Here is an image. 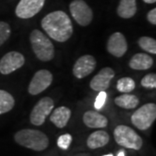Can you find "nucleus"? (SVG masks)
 Returning a JSON list of instances; mask_svg holds the SVG:
<instances>
[{
    "label": "nucleus",
    "instance_id": "nucleus-1",
    "mask_svg": "<svg viewBox=\"0 0 156 156\" xmlns=\"http://www.w3.org/2000/svg\"><path fill=\"white\" fill-rule=\"evenodd\" d=\"M41 26L50 38L64 43L73 34V25L67 14L62 11H56L46 15L41 21Z\"/></svg>",
    "mask_w": 156,
    "mask_h": 156
},
{
    "label": "nucleus",
    "instance_id": "nucleus-2",
    "mask_svg": "<svg viewBox=\"0 0 156 156\" xmlns=\"http://www.w3.org/2000/svg\"><path fill=\"white\" fill-rule=\"evenodd\" d=\"M17 144L35 151H43L49 146L48 136L37 129L25 128L17 132L14 135Z\"/></svg>",
    "mask_w": 156,
    "mask_h": 156
},
{
    "label": "nucleus",
    "instance_id": "nucleus-3",
    "mask_svg": "<svg viewBox=\"0 0 156 156\" xmlns=\"http://www.w3.org/2000/svg\"><path fill=\"white\" fill-rule=\"evenodd\" d=\"M31 48L36 56L43 62H49L55 56L54 45L48 37L39 30H33L30 35Z\"/></svg>",
    "mask_w": 156,
    "mask_h": 156
},
{
    "label": "nucleus",
    "instance_id": "nucleus-4",
    "mask_svg": "<svg viewBox=\"0 0 156 156\" xmlns=\"http://www.w3.org/2000/svg\"><path fill=\"white\" fill-rule=\"evenodd\" d=\"M114 138L118 145L126 148L139 150L143 145V140L133 128L125 125H119L114 130Z\"/></svg>",
    "mask_w": 156,
    "mask_h": 156
},
{
    "label": "nucleus",
    "instance_id": "nucleus-5",
    "mask_svg": "<svg viewBox=\"0 0 156 156\" xmlns=\"http://www.w3.org/2000/svg\"><path fill=\"white\" fill-rule=\"evenodd\" d=\"M155 119L156 105L154 103H147L131 115V122L140 130H147L153 125Z\"/></svg>",
    "mask_w": 156,
    "mask_h": 156
},
{
    "label": "nucleus",
    "instance_id": "nucleus-6",
    "mask_svg": "<svg viewBox=\"0 0 156 156\" xmlns=\"http://www.w3.org/2000/svg\"><path fill=\"white\" fill-rule=\"evenodd\" d=\"M54 108V101L50 97H44L37 101L30 115V121L35 126H42L47 116Z\"/></svg>",
    "mask_w": 156,
    "mask_h": 156
},
{
    "label": "nucleus",
    "instance_id": "nucleus-7",
    "mask_svg": "<svg viewBox=\"0 0 156 156\" xmlns=\"http://www.w3.org/2000/svg\"><path fill=\"white\" fill-rule=\"evenodd\" d=\"M69 11L75 21L81 26H88L93 19V11L83 0H73Z\"/></svg>",
    "mask_w": 156,
    "mask_h": 156
},
{
    "label": "nucleus",
    "instance_id": "nucleus-8",
    "mask_svg": "<svg viewBox=\"0 0 156 156\" xmlns=\"http://www.w3.org/2000/svg\"><path fill=\"white\" fill-rule=\"evenodd\" d=\"M53 81V75L47 69H40L35 73L28 88V92L37 95L44 91L50 86Z\"/></svg>",
    "mask_w": 156,
    "mask_h": 156
},
{
    "label": "nucleus",
    "instance_id": "nucleus-9",
    "mask_svg": "<svg viewBox=\"0 0 156 156\" xmlns=\"http://www.w3.org/2000/svg\"><path fill=\"white\" fill-rule=\"evenodd\" d=\"M24 62L25 58L20 52H8L0 60V73L3 75H9L23 67Z\"/></svg>",
    "mask_w": 156,
    "mask_h": 156
},
{
    "label": "nucleus",
    "instance_id": "nucleus-10",
    "mask_svg": "<svg viewBox=\"0 0 156 156\" xmlns=\"http://www.w3.org/2000/svg\"><path fill=\"white\" fill-rule=\"evenodd\" d=\"M45 0H20L16 7V15L19 18L33 17L42 10Z\"/></svg>",
    "mask_w": 156,
    "mask_h": 156
},
{
    "label": "nucleus",
    "instance_id": "nucleus-11",
    "mask_svg": "<svg viewBox=\"0 0 156 156\" xmlns=\"http://www.w3.org/2000/svg\"><path fill=\"white\" fill-rule=\"evenodd\" d=\"M95 67L96 60L95 57L91 55H85L79 57L75 62L73 67V74L75 77L83 79L93 72Z\"/></svg>",
    "mask_w": 156,
    "mask_h": 156
},
{
    "label": "nucleus",
    "instance_id": "nucleus-12",
    "mask_svg": "<svg viewBox=\"0 0 156 156\" xmlns=\"http://www.w3.org/2000/svg\"><path fill=\"white\" fill-rule=\"evenodd\" d=\"M114 77L115 71L113 69L109 67L103 68L96 76L92 78V80L89 83V86L93 90L97 92L105 91L109 88L110 82Z\"/></svg>",
    "mask_w": 156,
    "mask_h": 156
},
{
    "label": "nucleus",
    "instance_id": "nucleus-13",
    "mask_svg": "<svg viewBox=\"0 0 156 156\" xmlns=\"http://www.w3.org/2000/svg\"><path fill=\"white\" fill-rule=\"evenodd\" d=\"M107 50L109 54L115 57L124 56L128 50V44L124 35L121 32L112 34L107 43Z\"/></svg>",
    "mask_w": 156,
    "mask_h": 156
},
{
    "label": "nucleus",
    "instance_id": "nucleus-14",
    "mask_svg": "<svg viewBox=\"0 0 156 156\" xmlns=\"http://www.w3.org/2000/svg\"><path fill=\"white\" fill-rule=\"evenodd\" d=\"M84 124L90 128H102L108 126V121L106 116L95 111H87L83 116Z\"/></svg>",
    "mask_w": 156,
    "mask_h": 156
},
{
    "label": "nucleus",
    "instance_id": "nucleus-15",
    "mask_svg": "<svg viewBox=\"0 0 156 156\" xmlns=\"http://www.w3.org/2000/svg\"><path fill=\"white\" fill-rule=\"evenodd\" d=\"M71 116V111L67 107L62 106L56 108L52 112L50 117V120L56 127L59 128H64L69 122Z\"/></svg>",
    "mask_w": 156,
    "mask_h": 156
},
{
    "label": "nucleus",
    "instance_id": "nucleus-16",
    "mask_svg": "<svg viewBox=\"0 0 156 156\" xmlns=\"http://www.w3.org/2000/svg\"><path fill=\"white\" fill-rule=\"evenodd\" d=\"M154 63L153 57L146 53H137L129 61V67L134 70L149 69Z\"/></svg>",
    "mask_w": 156,
    "mask_h": 156
},
{
    "label": "nucleus",
    "instance_id": "nucleus-17",
    "mask_svg": "<svg viewBox=\"0 0 156 156\" xmlns=\"http://www.w3.org/2000/svg\"><path fill=\"white\" fill-rule=\"evenodd\" d=\"M109 141V135L103 130H98L90 134L87 140V145L90 149H96L106 146Z\"/></svg>",
    "mask_w": 156,
    "mask_h": 156
},
{
    "label": "nucleus",
    "instance_id": "nucleus-18",
    "mask_svg": "<svg viewBox=\"0 0 156 156\" xmlns=\"http://www.w3.org/2000/svg\"><path fill=\"white\" fill-rule=\"evenodd\" d=\"M116 12L122 18L128 19L133 17L137 12L136 0H120Z\"/></svg>",
    "mask_w": 156,
    "mask_h": 156
},
{
    "label": "nucleus",
    "instance_id": "nucleus-19",
    "mask_svg": "<svg viewBox=\"0 0 156 156\" xmlns=\"http://www.w3.org/2000/svg\"><path fill=\"white\" fill-rule=\"evenodd\" d=\"M139 98L134 95H130L128 93H123L122 95L115 97V103L117 106L126 109H132L139 105Z\"/></svg>",
    "mask_w": 156,
    "mask_h": 156
},
{
    "label": "nucleus",
    "instance_id": "nucleus-20",
    "mask_svg": "<svg viewBox=\"0 0 156 156\" xmlns=\"http://www.w3.org/2000/svg\"><path fill=\"white\" fill-rule=\"evenodd\" d=\"M15 105L14 97L5 90L0 89V115L11 111Z\"/></svg>",
    "mask_w": 156,
    "mask_h": 156
},
{
    "label": "nucleus",
    "instance_id": "nucleus-21",
    "mask_svg": "<svg viewBox=\"0 0 156 156\" xmlns=\"http://www.w3.org/2000/svg\"><path fill=\"white\" fill-rule=\"evenodd\" d=\"M139 46L143 50L151 54H156V41L155 39L149 37H141L138 40Z\"/></svg>",
    "mask_w": 156,
    "mask_h": 156
},
{
    "label": "nucleus",
    "instance_id": "nucleus-22",
    "mask_svg": "<svg viewBox=\"0 0 156 156\" xmlns=\"http://www.w3.org/2000/svg\"><path fill=\"white\" fill-rule=\"evenodd\" d=\"M135 88L134 81L130 77H122L118 80L116 89L122 93H129L132 92Z\"/></svg>",
    "mask_w": 156,
    "mask_h": 156
},
{
    "label": "nucleus",
    "instance_id": "nucleus-23",
    "mask_svg": "<svg viewBox=\"0 0 156 156\" xmlns=\"http://www.w3.org/2000/svg\"><path fill=\"white\" fill-rule=\"evenodd\" d=\"M11 30L10 25L5 22L0 21V46L3 45L10 37Z\"/></svg>",
    "mask_w": 156,
    "mask_h": 156
},
{
    "label": "nucleus",
    "instance_id": "nucleus-24",
    "mask_svg": "<svg viewBox=\"0 0 156 156\" xmlns=\"http://www.w3.org/2000/svg\"><path fill=\"white\" fill-rule=\"evenodd\" d=\"M140 84L142 87L147 89H155L156 88V75L154 73H150L146 75L141 79Z\"/></svg>",
    "mask_w": 156,
    "mask_h": 156
},
{
    "label": "nucleus",
    "instance_id": "nucleus-25",
    "mask_svg": "<svg viewBox=\"0 0 156 156\" xmlns=\"http://www.w3.org/2000/svg\"><path fill=\"white\" fill-rule=\"evenodd\" d=\"M72 142V136L69 134H65L61 135L57 140V146L62 148L66 150L69 147V146Z\"/></svg>",
    "mask_w": 156,
    "mask_h": 156
},
{
    "label": "nucleus",
    "instance_id": "nucleus-26",
    "mask_svg": "<svg viewBox=\"0 0 156 156\" xmlns=\"http://www.w3.org/2000/svg\"><path fill=\"white\" fill-rule=\"evenodd\" d=\"M107 99V93L105 91H100L99 95L96 96V99L95 101V109L99 110L101 109L102 107L104 106Z\"/></svg>",
    "mask_w": 156,
    "mask_h": 156
},
{
    "label": "nucleus",
    "instance_id": "nucleus-27",
    "mask_svg": "<svg viewBox=\"0 0 156 156\" xmlns=\"http://www.w3.org/2000/svg\"><path fill=\"white\" fill-rule=\"evenodd\" d=\"M147 18L148 20V22L155 25L156 24V8L152 9L151 11H148L147 15Z\"/></svg>",
    "mask_w": 156,
    "mask_h": 156
},
{
    "label": "nucleus",
    "instance_id": "nucleus-28",
    "mask_svg": "<svg viewBox=\"0 0 156 156\" xmlns=\"http://www.w3.org/2000/svg\"><path fill=\"white\" fill-rule=\"evenodd\" d=\"M147 4H154L156 2V0H143Z\"/></svg>",
    "mask_w": 156,
    "mask_h": 156
},
{
    "label": "nucleus",
    "instance_id": "nucleus-29",
    "mask_svg": "<svg viewBox=\"0 0 156 156\" xmlns=\"http://www.w3.org/2000/svg\"><path fill=\"white\" fill-rule=\"evenodd\" d=\"M125 154H125L124 150H121L118 154H117V156H126Z\"/></svg>",
    "mask_w": 156,
    "mask_h": 156
},
{
    "label": "nucleus",
    "instance_id": "nucleus-30",
    "mask_svg": "<svg viewBox=\"0 0 156 156\" xmlns=\"http://www.w3.org/2000/svg\"><path fill=\"white\" fill-rule=\"evenodd\" d=\"M103 156H114L112 154H106V155H103Z\"/></svg>",
    "mask_w": 156,
    "mask_h": 156
}]
</instances>
